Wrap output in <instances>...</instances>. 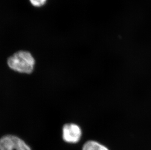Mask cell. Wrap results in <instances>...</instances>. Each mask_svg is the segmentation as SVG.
<instances>
[{
  "instance_id": "1",
  "label": "cell",
  "mask_w": 151,
  "mask_h": 150,
  "mask_svg": "<svg viewBox=\"0 0 151 150\" xmlns=\"http://www.w3.org/2000/svg\"><path fill=\"white\" fill-rule=\"evenodd\" d=\"M7 66L10 69L21 74H30L34 71L35 59L27 50L17 51L7 58Z\"/></svg>"
},
{
  "instance_id": "3",
  "label": "cell",
  "mask_w": 151,
  "mask_h": 150,
  "mask_svg": "<svg viewBox=\"0 0 151 150\" xmlns=\"http://www.w3.org/2000/svg\"><path fill=\"white\" fill-rule=\"evenodd\" d=\"M82 136V130L79 125L74 123H67L62 127V139L65 142L76 144L78 142Z\"/></svg>"
},
{
  "instance_id": "4",
  "label": "cell",
  "mask_w": 151,
  "mask_h": 150,
  "mask_svg": "<svg viewBox=\"0 0 151 150\" xmlns=\"http://www.w3.org/2000/svg\"><path fill=\"white\" fill-rule=\"evenodd\" d=\"M82 150H109L105 146L94 140H88L83 145Z\"/></svg>"
},
{
  "instance_id": "2",
  "label": "cell",
  "mask_w": 151,
  "mask_h": 150,
  "mask_svg": "<svg viewBox=\"0 0 151 150\" xmlns=\"http://www.w3.org/2000/svg\"><path fill=\"white\" fill-rule=\"evenodd\" d=\"M0 150H32L30 146L18 136L6 135L0 139Z\"/></svg>"
},
{
  "instance_id": "5",
  "label": "cell",
  "mask_w": 151,
  "mask_h": 150,
  "mask_svg": "<svg viewBox=\"0 0 151 150\" xmlns=\"http://www.w3.org/2000/svg\"><path fill=\"white\" fill-rule=\"evenodd\" d=\"M32 6L35 7H41L46 4L47 0H29Z\"/></svg>"
}]
</instances>
